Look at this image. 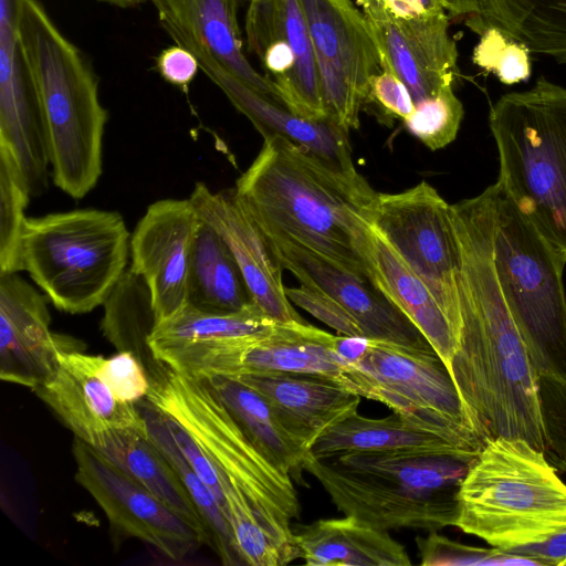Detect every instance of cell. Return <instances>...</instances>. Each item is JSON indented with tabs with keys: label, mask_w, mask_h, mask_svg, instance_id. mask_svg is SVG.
Wrapping results in <instances>:
<instances>
[{
	"label": "cell",
	"mask_w": 566,
	"mask_h": 566,
	"mask_svg": "<svg viewBox=\"0 0 566 566\" xmlns=\"http://www.w3.org/2000/svg\"><path fill=\"white\" fill-rule=\"evenodd\" d=\"M220 475V474H219ZM228 522L241 564L251 566H284L300 556L283 546L259 521L247 497L220 475Z\"/></svg>",
	"instance_id": "e575fe53"
},
{
	"label": "cell",
	"mask_w": 566,
	"mask_h": 566,
	"mask_svg": "<svg viewBox=\"0 0 566 566\" xmlns=\"http://www.w3.org/2000/svg\"><path fill=\"white\" fill-rule=\"evenodd\" d=\"M277 324L254 303L232 313H208L185 304L168 318L157 323L148 337L153 356L161 350L189 344L265 334Z\"/></svg>",
	"instance_id": "4dcf8cb0"
},
{
	"label": "cell",
	"mask_w": 566,
	"mask_h": 566,
	"mask_svg": "<svg viewBox=\"0 0 566 566\" xmlns=\"http://www.w3.org/2000/svg\"><path fill=\"white\" fill-rule=\"evenodd\" d=\"M275 22L292 48L294 66L279 88L280 102L308 120H329L324 104L314 46L300 0H273Z\"/></svg>",
	"instance_id": "1f68e13d"
},
{
	"label": "cell",
	"mask_w": 566,
	"mask_h": 566,
	"mask_svg": "<svg viewBox=\"0 0 566 566\" xmlns=\"http://www.w3.org/2000/svg\"><path fill=\"white\" fill-rule=\"evenodd\" d=\"M464 109L453 90L415 106L403 120L407 130L431 150L444 148L458 135Z\"/></svg>",
	"instance_id": "74e56055"
},
{
	"label": "cell",
	"mask_w": 566,
	"mask_h": 566,
	"mask_svg": "<svg viewBox=\"0 0 566 566\" xmlns=\"http://www.w3.org/2000/svg\"><path fill=\"white\" fill-rule=\"evenodd\" d=\"M492 188V258L503 297L536 373L566 377V261L497 182Z\"/></svg>",
	"instance_id": "9c48e42d"
},
{
	"label": "cell",
	"mask_w": 566,
	"mask_h": 566,
	"mask_svg": "<svg viewBox=\"0 0 566 566\" xmlns=\"http://www.w3.org/2000/svg\"><path fill=\"white\" fill-rule=\"evenodd\" d=\"M201 219L188 199L150 205L130 238V269L148 285L157 323L187 303L195 241Z\"/></svg>",
	"instance_id": "2e32d148"
},
{
	"label": "cell",
	"mask_w": 566,
	"mask_h": 566,
	"mask_svg": "<svg viewBox=\"0 0 566 566\" xmlns=\"http://www.w3.org/2000/svg\"><path fill=\"white\" fill-rule=\"evenodd\" d=\"M390 451L426 452L469 459L478 455L398 413L368 418L358 411L326 430L314 442L308 454L326 458L339 453Z\"/></svg>",
	"instance_id": "83f0119b"
},
{
	"label": "cell",
	"mask_w": 566,
	"mask_h": 566,
	"mask_svg": "<svg viewBox=\"0 0 566 566\" xmlns=\"http://www.w3.org/2000/svg\"><path fill=\"white\" fill-rule=\"evenodd\" d=\"M545 455L551 464L566 472V377L537 374Z\"/></svg>",
	"instance_id": "b9f144b4"
},
{
	"label": "cell",
	"mask_w": 566,
	"mask_h": 566,
	"mask_svg": "<svg viewBox=\"0 0 566 566\" xmlns=\"http://www.w3.org/2000/svg\"><path fill=\"white\" fill-rule=\"evenodd\" d=\"M264 237L282 268L301 285L336 300L356 319L366 338L432 348L415 324L371 281L289 239Z\"/></svg>",
	"instance_id": "e0dca14e"
},
{
	"label": "cell",
	"mask_w": 566,
	"mask_h": 566,
	"mask_svg": "<svg viewBox=\"0 0 566 566\" xmlns=\"http://www.w3.org/2000/svg\"><path fill=\"white\" fill-rule=\"evenodd\" d=\"M259 392L281 424L306 449L331 427L358 411L361 397L317 375L266 373L232 377Z\"/></svg>",
	"instance_id": "603a6c76"
},
{
	"label": "cell",
	"mask_w": 566,
	"mask_h": 566,
	"mask_svg": "<svg viewBox=\"0 0 566 566\" xmlns=\"http://www.w3.org/2000/svg\"><path fill=\"white\" fill-rule=\"evenodd\" d=\"M442 3L449 15L462 19L479 36L496 28L518 41L533 8L531 0H442Z\"/></svg>",
	"instance_id": "8d00e7d4"
},
{
	"label": "cell",
	"mask_w": 566,
	"mask_h": 566,
	"mask_svg": "<svg viewBox=\"0 0 566 566\" xmlns=\"http://www.w3.org/2000/svg\"><path fill=\"white\" fill-rule=\"evenodd\" d=\"M301 558L308 566H409L403 545L388 531L354 515L321 518L294 532Z\"/></svg>",
	"instance_id": "484cf974"
},
{
	"label": "cell",
	"mask_w": 566,
	"mask_h": 566,
	"mask_svg": "<svg viewBox=\"0 0 566 566\" xmlns=\"http://www.w3.org/2000/svg\"><path fill=\"white\" fill-rule=\"evenodd\" d=\"M171 40L197 59L200 70L224 93L232 105L266 137L280 135L301 145L326 161L345 170L356 169L348 133L332 120L314 122L300 117L284 105L255 91L219 64L187 35L170 31Z\"/></svg>",
	"instance_id": "7402d4cb"
},
{
	"label": "cell",
	"mask_w": 566,
	"mask_h": 566,
	"mask_svg": "<svg viewBox=\"0 0 566 566\" xmlns=\"http://www.w3.org/2000/svg\"><path fill=\"white\" fill-rule=\"evenodd\" d=\"M189 200L200 219L230 249L252 302L277 323H307L286 296L282 281L284 269L234 191L212 192L203 182H197Z\"/></svg>",
	"instance_id": "ac0fdd59"
},
{
	"label": "cell",
	"mask_w": 566,
	"mask_h": 566,
	"mask_svg": "<svg viewBox=\"0 0 566 566\" xmlns=\"http://www.w3.org/2000/svg\"><path fill=\"white\" fill-rule=\"evenodd\" d=\"M233 191L264 235L289 239L370 281L358 243L378 192L356 169L274 134L263 137Z\"/></svg>",
	"instance_id": "7a4b0ae2"
},
{
	"label": "cell",
	"mask_w": 566,
	"mask_h": 566,
	"mask_svg": "<svg viewBox=\"0 0 566 566\" xmlns=\"http://www.w3.org/2000/svg\"><path fill=\"white\" fill-rule=\"evenodd\" d=\"M129 243L116 211L31 217L21 233V265L57 310L84 314L104 304L125 272Z\"/></svg>",
	"instance_id": "ba28073f"
},
{
	"label": "cell",
	"mask_w": 566,
	"mask_h": 566,
	"mask_svg": "<svg viewBox=\"0 0 566 566\" xmlns=\"http://www.w3.org/2000/svg\"><path fill=\"white\" fill-rule=\"evenodd\" d=\"M474 459L406 451L307 454L304 471L344 515L384 531L437 532L454 526L459 490Z\"/></svg>",
	"instance_id": "277c9868"
},
{
	"label": "cell",
	"mask_w": 566,
	"mask_h": 566,
	"mask_svg": "<svg viewBox=\"0 0 566 566\" xmlns=\"http://www.w3.org/2000/svg\"><path fill=\"white\" fill-rule=\"evenodd\" d=\"M161 28L184 33L226 70L280 103L274 84L258 73L243 53L238 23L240 0H153Z\"/></svg>",
	"instance_id": "d4e9b609"
},
{
	"label": "cell",
	"mask_w": 566,
	"mask_h": 566,
	"mask_svg": "<svg viewBox=\"0 0 566 566\" xmlns=\"http://www.w3.org/2000/svg\"><path fill=\"white\" fill-rule=\"evenodd\" d=\"M344 387L475 454L488 442L433 348L368 338L361 357L346 365Z\"/></svg>",
	"instance_id": "30bf717a"
},
{
	"label": "cell",
	"mask_w": 566,
	"mask_h": 566,
	"mask_svg": "<svg viewBox=\"0 0 566 566\" xmlns=\"http://www.w3.org/2000/svg\"><path fill=\"white\" fill-rule=\"evenodd\" d=\"M252 303L230 249L201 220L190 264L186 304L208 313H232Z\"/></svg>",
	"instance_id": "f546056e"
},
{
	"label": "cell",
	"mask_w": 566,
	"mask_h": 566,
	"mask_svg": "<svg viewBox=\"0 0 566 566\" xmlns=\"http://www.w3.org/2000/svg\"><path fill=\"white\" fill-rule=\"evenodd\" d=\"M258 449L297 483L303 480L306 450L279 421L266 400L232 377L206 378Z\"/></svg>",
	"instance_id": "f1b7e54d"
},
{
	"label": "cell",
	"mask_w": 566,
	"mask_h": 566,
	"mask_svg": "<svg viewBox=\"0 0 566 566\" xmlns=\"http://www.w3.org/2000/svg\"><path fill=\"white\" fill-rule=\"evenodd\" d=\"M72 339L59 350V365L32 390L76 438L92 446L112 429L148 431L137 405L116 399L96 370L101 356L84 354Z\"/></svg>",
	"instance_id": "d6986e66"
},
{
	"label": "cell",
	"mask_w": 566,
	"mask_h": 566,
	"mask_svg": "<svg viewBox=\"0 0 566 566\" xmlns=\"http://www.w3.org/2000/svg\"><path fill=\"white\" fill-rule=\"evenodd\" d=\"M373 22L411 20L447 12L442 0H355Z\"/></svg>",
	"instance_id": "bcb514c9"
},
{
	"label": "cell",
	"mask_w": 566,
	"mask_h": 566,
	"mask_svg": "<svg viewBox=\"0 0 566 566\" xmlns=\"http://www.w3.org/2000/svg\"><path fill=\"white\" fill-rule=\"evenodd\" d=\"M17 33L45 120L53 181L81 199L102 174L107 111L98 77L38 0H19Z\"/></svg>",
	"instance_id": "3957f363"
},
{
	"label": "cell",
	"mask_w": 566,
	"mask_h": 566,
	"mask_svg": "<svg viewBox=\"0 0 566 566\" xmlns=\"http://www.w3.org/2000/svg\"><path fill=\"white\" fill-rule=\"evenodd\" d=\"M160 413L181 454L185 457L199 479L212 492L219 505L221 506L224 516L228 520L226 499L220 483V475L216 467L202 451V449L197 444V442L192 439V437L179 423L163 412Z\"/></svg>",
	"instance_id": "f6af8a7d"
},
{
	"label": "cell",
	"mask_w": 566,
	"mask_h": 566,
	"mask_svg": "<svg viewBox=\"0 0 566 566\" xmlns=\"http://www.w3.org/2000/svg\"><path fill=\"white\" fill-rule=\"evenodd\" d=\"M75 480L96 501L109 523L178 560L203 541L195 528L129 474L74 438Z\"/></svg>",
	"instance_id": "5bb4252c"
},
{
	"label": "cell",
	"mask_w": 566,
	"mask_h": 566,
	"mask_svg": "<svg viewBox=\"0 0 566 566\" xmlns=\"http://www.w3.org/2000/svg\"><path fill=\"white\" fill-rule=\"evenodd\" d=\"M19 0H0V146L20 168L30 196L48 188L50 148L40 99L22 55Z\"/></svg>",
	"instance_id": "9a60e30c"
},
{
	"label": "cell",
	"mask_w": 566,
	"mask_h": 566,
	"mask_svg": "<svg viewBox=\"0 0 566 566\" xmlns=\"http://www.w3.org/2000/svg\"><path fill=\"white\" fill-rule=\"evenodd\" d=\"M334 345L335 335L308 323H291L277 324L261 335L169 348L154 357L196 379L301 373L326 377L344 386L346 364Z\"/></svg>",
	"instance_id": "7c38bea8"
},
{
	"label": "cell",
	"mask_w": 566,
	"mask_h": 566,
	"mask_svg": "<svg viewBox=\"0 0 566 566\" xmlns=\"http://www.w3.org/2000/svg\"><path fill=\"white\" fill-rule=\"evenodd\" d=\"M99 2L107 3L113 7H117L120 9L135 8L140 4L151 2L153 0H97Z\"/></svg>",
	"instance_id": "f907efd6"
},
{
	"label": "cell",
	"mask_w": 566,
	"mask_h": 566,
	"mask_svg": "<svg viewBox=\"0 0 566 566\" xmlns=\"http://www.w3.org/2000/svg\"><path fill=\"white\" fill-rule=\"evenodd\" d=\"M367 101H374L386 113L402 120L415 111V103L408 88L391 72L381 71L370 77Z\"/></svg>",
	"instance_id": "7dc6e473"
},
{
	"label": "cell",
	"mask_w": 566,
	"mask_h": 566,
	"mask_svg": "<svg viewBox=\"0 0 566 566\" xmlns=\"http://www.w3.org/2000/svg\"><path fill=\"white\" fill-rule=\"evenodd\" d=\"M102 329L118 350H130L148 375L159 366L148 346L157 324L153 297L145 280L130 268L120 275L104 304Z\"/></svg>",
	"instance_id": "d6a6232c"
},
{
	"label": "cell",
	"mask_w": 566,
	"mask_h": 566,
	"mask_svg": "<svg viewBox=\"0 0 566 566\" xmlns=\"http://www.w3.org/2000/svg\"><path fill=\"white\" fill-rule=\"evenodd\" d=\"M461 251V332L450 375L479 433L545 453L537 373L503 297L492 258L493 189L451 205Z\"/></svg>",
	"instance_id": "6da1fadb"
},
{
	"label": "cell",
	"mask_w": 566,
	"mask_h": 566,
	"mask_svg": "<svg viewBox=\"0 0 566 566\" xmlns=\"http://www.w3.org/2000/svg\"><path fill=\"white\" fill-rule=\"evenodd\" d=\"M530 53L522 41L491 28L480 35L473 50V62L486 72L493 73L500 82L512 85L530 78Z\"/></svg>",
	"instance_id": "f35d334b"
},
{
	"label": "cell",
	"mask_w": 566,
	"mask_h": 566,
	"mask_svg": "<svg viewBox=\"0 0 566 566\" xmlns=\"http://www.w3.org/2000/svg\"><path fill=\"white\" fill-rule=\"evenodd\" d=\"M358 248L370 281L422 333L450 373L458 337L431 292L370 222L361 230Z\"/></svg>",
	"instance_id": "cb8c5ba5"
},
{
	"label": "cell",
	"mask_w": 566,
	"mask_h": 566,
	"mask_svg": "<svg viewBox=\"0 0 566 566\" xmlns=\"http://www.w3.org/2000/svg\"><path fill=\"white\" fill-rule=\"evenodd\" d=\"M370 224L431 292L459 346L461 251L451 205L421 181L400 192H378Z\"/></svg>",
	"instance_id": "8fae6325"
},
{
	"label": "cell",
	"mask_w": 566,
	"mask_h": 566,
	"mask_svg": "<svg viewBox=\"0 0 566 566\" xmlns=\"http://www.w3.org/2000/svg\"><path fill=\"white\" fill-rule=\"evenodd\" d=\"M489 127L496 182L566 261V87L539 76L531 88L502 95Z\"/></svg>",
	"instance_id": "5b68a950"
},
{
	"label": "cell",
	"mask_w": 566,
	"mask_h": 566,
	"mask_svg": "<svg viewBox=\"0 0 566 566\" xmlns=\"http://www.w3.org/2000/svg\"><path fill=\"white\" fill-rule=\"evenodd\" d=\"M149 378L145 400L192 437L218 473L247 497L262 525L301 558L291 526L300 517L291 475L258 449L207 380L181 375L165 364Z\"/></svg>",
	"instance_id": "52a82bcc"
},
{
	"label": "cell",
	"mask_w": 566,
	"mask_h": 566,
	"mask_svg": "<svg viewBox=\"0 0 566 566\" xmlns=\"http://www.w3.org/2000/svg\"><path fill=\"white\" fill-rule=\"evenodd\" d=\"M368 21L381 71L394 73L419 105L453 90L458 50L447 12L395 22Z\"/></svg>",
	"instance_id": "ffe728a7"
},
{
	"label": "cell",
	"mask_w": 566,
	"mask_h": 566,
	"mask_svg": "<svg viewBox=\"0 0 566 566\" xmlns=\"http://www.w3.org/2000/svg\"><path fill=\"white\" fill-rule=\"evenodd\" d=\"M186 520L205 544L211 538L197 505L148 431L112 429L91 446Z\"/></svg>",
	"instance_id": "4316f807"
},
{
	"label": "cell",
	"mask_w": 566,
	"mask_h": 566,
	"mask_svg": "<svg viewBox=\"0 0 566 566\" xmlns=\"http://www.w3.org/2000/svg\"><path fill=\"white\" fill-rule=\"evenodd\" d=\"M30 192L11 154L0 146V273L22 270L20 239Z\"/></svg>",
	"instance_id": "d590c367"
},
{
	"label": "cell",
	"mask_w": 566,
	"mask_h": 566,
	"mask_svg": "<svg viewBox=\"0 0 566 566\" xmlns=\"http://www.w3.org/2000/svg\"><path fill=\"white\" fill-rule=\"evenodd\" d=\"M521 34L531 52L566 64V0H531Z\"/></svg>",
	"instance_id": "60d3db41"
},
{
	"label": "cell",
	"mask_w": 566,
	"mask_h": 566,
	"mask_svg": "<svg viewBox=\"0 0 566 566\" xmlns=\"http://www.w3.org/2000/svg\"><path fill=\"white\" fill-rule=\"evenodd\" d=\"M423 566L539 565L535 559L499 548H480L452 541L437 532L417 537Z\"/></svg>",
	"instance_id": "ab89813d"
},
{
	"label": "cell",
	"mask_w": 566,
	"mask_h": 566,
	"mask_svg": "<svg viewBox=\"0 0 566 566\" xmlns=\"http://www.w3.org/2000/svg\"><path fill=\"white\" fill-rule=\"evenodd\" d=\"M315 51L328 119L349 134L381 72L368 21L350 0H300Z\"/></svg>",
	"instance_id": "4fadbf2b"
},
{
	"label": "cell",
	"mask_w": 566,
	"mask_h": 566,
	"mask_svg": "<svg viewBox=\"0 0 566 566\" xmlns=\"http://www.w3.org/2000/svg\"><path fill=\"white\" fill-rule=\"evenodd\" d=\"M291 303L335 329L339 335L365 337L356 319L328 294L304 285L285 287Z\"/></svg>",
	"instance_id": "ee69618b"
},
{
	"label": "cell",
	"mask_w": 566,
	"mask_h": 566,
	"mask_svg": "<svg viewBox=\"0 0 566 566\" xmlns=\"http://www.w3.org/2000/svg\"><path fill=\"white\" fill-rule=\"evenodd\" d=\"M527 441L496 437L471 463L454 526L509 552L566 531V484Z\"/></svg>",
	"instance_id": "8992f818"
},
{
	"label": "cell",
	"mask_w": 566,
	"mask_h": 566,
	"mask_svg": "<svg viewBox=\"0 0 566 566\" xmlns=\"http://www.w3.org/2000/svg\"><path fill=\"white\" fill-rule=\"evenodd\" d=\"M535 559L539 565L566 566V531L537 544L509 551Z\"/></svg>",
	"instance_id": "681fc988"
},
{
	"label": "cell",
	"mask_w": 566,
	"mask_h": 566,
	"mask_svg": "<svg viewBox=\"0 0 566 566\" xmlns=\"http://www.w3.org/2000/svg\"><path fill=\"white\" fill-rule=\"evenodd\" d=\"M96 373L116 399L124 403L137 405L150 389L145 365L130 350H118L109 358L101 356Z\"/></svg>",
	"instance_id": "7bdbcfd3"
},
{
	"label": "cell",
	"mask_w": 566,
	"mask_h": 566,
	"mask_svg": "<svg viewBox=\"0 0 566 566\" xmlns=\"http://www.w3.org/2000/svg\"><path fill=\"white\" fill-rule=\"evenodd\" d=\"M137 405L146 421L150 439L178 474L205 520L212 543L211 547L224 565L241 564L234 549L230 524L221 506L181 454L163 420L161 413L145 399Z\"/></svg>",
	"instance_id": "836d02e7"
},
{
	"label": "cell",
	"mask_w": 566,
	"mask_h": 566,
	"mask_svg": "<svg viewBox=\"0 0 566 566\" xmlns=\"http://www.w3.org/2000/svg\"><path fill=\"white\" fill-rule=\"evenodd\" d=\"M156 69L166 82L184 90L189 86L200 70L196 56L178 44L159 53L156 59Z\"/></svg>",
	"instance_id": "c3c4849f"
},
{
	"label": "cell",
	"mask_w": 566,
	"mask_h": 566,
	"mask_svg": "<svg viewBox=\"0 0 566 566\" xmlns=\"http://www.w3.org/2000/svg\"><path fill=\"white\" fill-rule=\"evenodd\" d=\"M43 296L17 273H0V378L35 388L53 374L70 338L50 331Z\"/></svg>",
	"instance_id": "44dd1931"
}]
</instances>
